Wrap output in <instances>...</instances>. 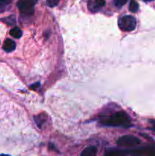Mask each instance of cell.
Wrapping results in <instances>:
<instances>
[{
	"mask_svg": "<svg viewBox=\"0 0 155 156\" xmlns=\"http://www.w3.org/2000/svg\"><path fill=\"white\" fill-rule=\"evenodd\" d=\"M29 1H30V2H31L32 3H33V4H36V1H37V0H29Z\"/></svg>",
	"mask_w": 155,
	"mask_h": 156,
	"instance_id": "obj_17",
	"label": "cell"
},
{
	"mask_svg": "<svg viewBox=\"0 0 155 156\" xmlns=\"http://www.w3.org/2000/svg\"><path fill=\"white\" fill-rule=\"evenodd\" d=\"M39 86H40V83L39 82H37V83H34V84H33L32 85H30V88H31L32 90H35V89H36V88H37Z\"/></svg>",
	"mask_w": 155,
	"mask_h": 156,
	"instance_id": "obj_16",
	"label": "cell"
},
{
	"mask_svg": "<svg viewBox=\"0 0 155 156\" xmlns=\"http://www.w3.org/2000/svg\"><path fill=\"white\" fill-rule=\"evenodd\" d=\"M18 9L21 13L26 15H31L34 12V4L29 0H19L17 3Z\"/></svg>",
	"mask_w": 155,
	"mask_h": 156,
	"instance_id": "obj_4",
	"label": "cell"
},
{
	"mask_svg": "<svg viewBox=\"0 0 155 156\" xmlns=\"http://www.w3.org/2000/svg\"><path fill=\"white\" fill-rule=\"evenodd\" d=\"M143 1H144V2H151V1H153V0H143Z\"/></svg>",
	"mask_w": 155,
	"mask_h": 156,
	"instance_id": "obj_19",
	"label": "cell"
},
{
	"mask_svg": "<svg viewBox=\"0 0 155 156\" xmlns=\"http://www.w3.org/2000/svg\"><path fill=\"white\" fill-rule=\"evenodd\" d=\"M2 21H5L6 24H9V25H12V24H15V17L14 16H9V17H7L6 18H5V19H2Z\"/></svg>",
	"mask_w": 155,
	"mask_h": 156,
	"instance_id": "obj_13",
	"label": "cell"
},
{
	"mask_svg": "<svg viewBox=\"0 0 155 156\" xmlns=\"http://www.w3.org/2000/svg\"><path fill=\"white\" fill-rule=\"evenodd\" d=\"M113 2H114V5H115V6H116V7L118 8H121L126 4L128 0H114Z\"/></svg>",
	"mask_w": 155,
	"mask_h": 156,
	"instance_id": "obj_14",
	"label": "cell"
},
{
	"mask_svg": "<svg viewBox=\"0 0 155 156\" xmlns=\"http://www.w3.org/2000/svg\"><path fill=\"white\" fill-rule=\"evenodd\" d=\"M0 156H10V155H5V154H1V155H0Z\"/></svg>",
	"mask_w": 155,
	"mask_h": 156,
	"instance_id": "obj_18",
	"label": "cell"
},
{
	"mask_svg": "<svg viewBox=\"0 0 155 156\" xmlns=\"http://www.w3.org/2000/svg\"><path fill=\"white\" fill-rule=\"evenodd\" d=\"M140 143H141L140 139L131 135L123 136L117 140V145L122 147H131V146L139 145Z\"/></svg>",
	"mask_w": 155,
	"mask_h": 156,
	"instance_id": "obj_3",
	"label": "cell"
},
{
	"mask_svg": "<svg viewBox=\"0 0 155 156\" xmlns=\"http://www.w3.org/2000/svg\"><path fill=\"white\" fill-rule=\"evenodd\" d=\"M137 21L135 17L132 15H125L118 21L119 27L123 31H132L136 27Z\"/></svg>",
	"mask_w": 155,
	"mask_h": 156,
	"instance_id": "obj_2",
	"label": "cell"
},
{
	"mask_svg": "<svg viewBox=\"0 0 155 156\" xmlns=\"http://www.w3.org/2000/svg\"><path fill=\"white\" fill-rule=\"evenodd\" d=\"M97 153V149L96 146H91L85 148L82 151L81 156H96Z\"/></svg>",
	"mask_w": 155,
	"mask_h": 156,
	"instance_id": "obj_7",
	"label": "cell"
},
{
	"mask_svg": "<svg viewBox=\"0 0 155 156\" xmlns=\"http://www.w3.org/2000/svg\"><path fill=\"white\" fill-rule=\"evenodd\" d=\"M128 152L126 150H112L107 152L105 156H126Z\"/></svg>",
	"mask_w": 155,
	"mask_h": 156,
	"instance_id": "obj_8",
	"label": "cell"
},
{
	"mask_svg": "<svg viewBox=\"0 0 155 156\" xmlns=\"http://www.w3.org/2000/svg\"><path fill=\"white\" fill-rule=\"evenodd\" d=\"M129 8V10H130V12H136L138 10L139 5H138V2H137L135 0H131Z\"/></svg>",
	"mask_w": 155,
	"mask_h": 156,
	"instance_id": "obj_10",
	"label": "cell"
},
{
	"mask_svg": "<svg viewBox=\"0 0 155 156\" xmlns=\"http://www.w3.org/2000/svg\"><path fill=\"white\" fill-rule=\"evenodd\" d=\"M59 0H46L47 5L50 7H54V6H56L59 3Z\"/></svg>",
	"mask_w": 155,
	"mask_h": 156,
	"instance_id": "obj_15",
	"label": "cell"
},
{
	"mask_svg": "<svg viewBox=\"0 0 155 156\" xmlns=\"http://www.w3.org/2000/svg\"><path fill=\"white\" fill-rule=\"evenodd\" d=\"M104 126H130V120L126 113L119 111L115 113L110 117H107L102 122Z\"/></svg>",
	"mask_w": 155,
	"mask_h": 156,
	"instance_id": "obj_1",
	"label": "cell"
},
{
	"mask_svg": "<svg viewBox=\"0 0 155 156\" xmlns=\"http://www.w3.org/2000/svg\"><path fill=\"white\" fill-rule=\"evenodd\" d=\"M12 0H0V12H3Z\"/></svg>",
	"mask_w": 155,
	"mask_h": 156,
	"instance_id": "obj_11",
	"label": "cell"
},
{
	"mask_svg": "<svg viewBox=\"0 0 155 156\" xmlns=\"http://www.w3.org/2000/svg\"><path fill=\"white\" fill-rule=\"evenodd\" d=\"M10 35L15 38H20L22 36V30L19 27H14L10 30Z\"/></svg>",
	"mask_w": 155,
	"mask_h": 156,
	"instance_id": "obj_9",
	"label": "cell"
},
{
	"mask_svg": "<svg viewBox=\"0 0 155 156\" xmlns=\"http://www.w3.org/2000/svg\"><path fill=\"white\" fill-rule=\"evenodd\" d=\"M16 47V44L14 41L11 39H6L3 44V50L7 53H11L14 51Z\"/></svg>",
	"mask_w": 155,
	"mask_h": 156,
	"instance_id": "obj_6",
	"label": "cell"
},
{
	"mask_svg": "<svg viewBox=\"0 0 155 156\" xmlns=\"http://www.w3.org/2000/svg\"><path fill=\"white\" fill-rule=\"evenodd\" d=\"M105 4H106L105 0H95L94 2H90L88 7H89L90 10H91L92 12H97L99 9L103 7Z\"/></svg>",
	"mask_w": 155,
	"mask_h": 156,
	"instance_id": "obj_5",
	"label": "cell"
},
{
	"mask_svg": "<svg viewBox=\"0 0 155 156\" xmlns=\"http://www.w3.org/2000/svg\"><path fill=\"white\" fill-rule=\"evenodd\" d=\"M35 119V121H36V124L40 127L41 126L43 125V123L45 122V118H43V115H39V116H36V117H34Z\"/></svg>",
	"mask_w": 155,
	"mask_h": 156,
	"instance_id": "obj_12",
	"label": "cell"
}]
</instances>
